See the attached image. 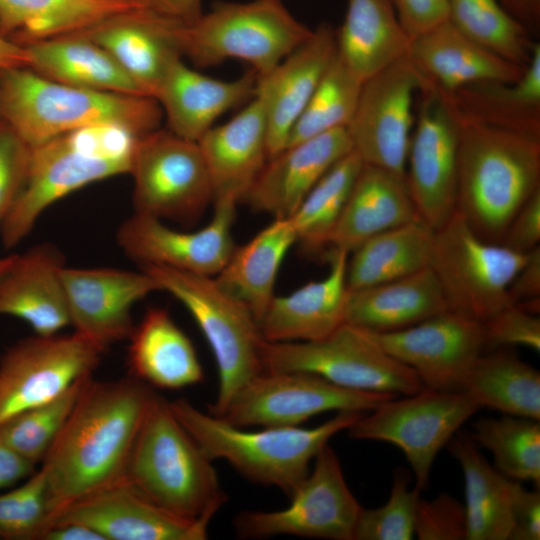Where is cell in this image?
I'll list each match as a JSON object with an SVG mask.
<instances>
[{
  "label": "cell",
  "mask_w": 540,
  "mask_h": 540,
  "mask_svg": "<svg viewBox=\"0 0 540 540\" xmlns=\"http://www.w3.org/2000/svg\"><path fill=\"white\" fill-rule=\"evenodd\" d=\"M156 396L151 386L133 376L87 380L40 464L55 514L126 478L133 446Z\"/></svg>",
  "instance_id": "1"
},
{
  "label": "cell",
  "mask_w": 540,
  "mask_h": 540,
  "mask_svg": "<svg viewBox=\"0 0 540 540\" xmlns=\"http://www.w3.org/2000/svg\"><path fill=\"white\" fill-rule=\"evenodd\" d=\"M458 120L456 210L480 238L501 243L514 215L540 189V136Z\"/></svg>",
  "instance_id": "2"
},
{
  "label": "cell",
  "mask_w": 540,
  "mask_h": 540,
  "mask_svg": "<svg viewBox=\"0 0 540 540\" xmlns=\"http://www.w3.org/2000/svg\"><path fill=\"white\" fill-rule=\"evenodd\" d=\"M1 119L31 148L75 130L117 124L139 136L160 128L155 98L79 88L28 67L0 70Z\"/></svg>",
  "instance_id": "3"
},
{
  "label": "cell",
  "mask_w": 540,
  "mask_h": 540,
  "mask_svg": "<svg viewBox=\"0 0 540 540\" xmlns=\"http://www.w3.org/2000/svg\"><path fill=\"white\" fill-rule=\"evenodd\" d=\"M178 421L212 459H224L248 480L274 486L290 498L309 474V464L330 438L347 430L360 412H338L312 427H261L249 431L204 413L185 399L169 401Z\"/></svg>",
  "instance_id": "4"
},
{
  "label": "cell",
  "mask_w": 540,
  "mask_h": 540,
  "mask_svg": "<svg viewBox=\"0 0 540 540\" xmlns=\"http://www.w3.org/2000/svg\"><path fill=\"white\" fill-rule=\"evenodd\" d=\"M210 459L157 394L135 441L126 479L165 509L211 520L227 500Z\"/></svg>",
  "instance_id": "5"
},
{
  "label": "cell",
  "mask_w": 540,
  "mask_h": 540,
  "mask_svg": "<svg viewBox=\"0 0 540 540\" xmlns=\"http://www.w3.org/2000/svg\"><path fill=\"white\" fill-rule=\"evenodd\" d=\"M192 315L215 357L219 386L209 413L221 416L232 397L263 371L264 339L250 309L214 276L166 266L141 267Z\"/></svg>",
  "instance_id": "6"
},
{
  "label": "cell",
  "mask_w": 540,
  "mask_h": 540,
  "mask_svg": "<svg viewBox=\"0 0 540 540\" xmlns=\"http://www.w3.org/2000/svg\"><path fill=\"white\" fill-rule=\"evenodd\" d=\"M313 30L281 0L220 2L178 31L182 56L199 67L227 59L248 62L257 76L271 71L304 43Z\"/></svg>",
  "instance_id": "7"
},
{
  "label": "cell",
  "mask_w": 540,
  "mask_h": 540,
  "mask_svg": "<svg viewBox=\"0 0 540 540\" xmlns=\"http://www.w3.org/2000/svg\"><path fill=\"white\" fill-rule=\"evenodd\" d=\"M131 163L132 158L119 155L96 125L32 147L23 189L0 222L3 246L19 244L59 199L93 182L129 174Z\"/></svg>",
  "instance_id": "8"
},
{
  "label": "cell",
  "mask_w": 540,
  "mask_h": 540,
  "mask_svg": "<svg viewBox=\"0 0 540 540\" xmlns=\"http://www.w3.org/2000/svg\"><path fill=\"white\" fill-rule=\"evenodd\" d=\"M527 255L480 238L455 210L434 230L429 267L448 310L485 323L512 304L508 289Z\"/></svg>",
  "instance_id": "9"
},
{
  "label": "cell",
  "mask_w": 540,
  "mask_h": 540,
  "mask_svg": "<svg viewBox=\"0 0 540 540\" xmlns=\"http://www.w3.org/2000/svg\"><path fill=\"white\" fill-rule=\"evenodd\" d=\"M263 370L305 371L347 389L411 395L425 388L414 370L389 355L371 332L343 323L307 342H267Z\"/></svg>",
  "instance_id": "10"
},
{
  "label": "cell",
  "mask_w": 540,
  "mask_h": 540,
  "mask_svg": "<svg viewBox=\"0 0 540 540\" xmlns=\"http://www.w3.org/2000/svg\"><path fill=\"white\" fill-rule=\"evenodd\" d=\"M481 407L463 391L424 388L389 399L347 430L351 438L394 444L411 465L416 487L427 489L438 452Z\"/></svg>",
  "instance_id": "11"
},
{
  "label": "cell",
  "mask_w": 540,
  "mask_h": 540,
  "mask_svg": "<svg viewBox=\"0 0 540 540\" xmlns=\"http://www.w3.org/2000/svg\"><path fill=\"white\" fill-rule=\"evenodd\" d=\"M397 396L343 388L305 371L263 370L218 417L242 428L295 427L324 412H369Z\"/></svg>",
  "instance_id": "12"
},
{
  "label": "cell",
  "mask_w": 540,
  "mask_h": 540,
  "mask_svg": "<svg viewBox=\"0 0 540 540\" xmlns=\"http://www.w3.org/2000/svg\"><path fill=\"white\" fill-rule=\"evenodd\" d=\"M129 174L134 179V213L191 221L210 203V176L197 142L158 129L141 137Z\"/></svg>",
  "instance_id": "13"
},
{
  "label": "cell",
  "mask_w": 540,
  "mask_h": 540,
  "mask_svg": "<svg viewBox=\"0 0 540 540\" xmlns=\"http://www.w3.org/2000/svg\"><path fill=\"white\" fill-rule=\"evenodd\" d=\"M285 509L243 511L234 519L237 535L264 539L289 535L353 540L362 507L350 491L335 451L326 444Z\"/></svg>",
  "instance_id": "14"
},
{
  "label": "cell",
  "mask_w": 540,
  "mask_h": 540,
  "mask_svg": "<svg viewBox=\"0 0 540 540\" xmlns=\"http://www.w3.org/2000/svg\"><path fill=\"white\" fill-rule=\"evenodd\" d=\"M105 351L77 332L24 338L0 357V423L91 376Z\"/></svg>",
  "instance_id": "15"
},
{
  "label": "cell",
  "mask_w": 540,
  "mask_h": 540,
  "mask_svg": "<svg viewBox=\"0 0 540 540\" xmlns=\"http://www.w3.org/2000/svg\"><path fill=\"white\" fill-rule=\"evenodd\" d=\"M427 82L407 55L363 82L346 130L364 164L405 177L414 99Z\"/></svg>",
  "instance_id": "16"
},
{
  "label": "cell",
  "mask_w": 540,
  "mask_h": 540,
  "mask_svg": "<svg viewBox=\"0 0 540 540\" xmlns=\"http://www.w3.org/2000/svg\"><path fill=\"white\" fill-rule=\"evenodd\" d=\"M418 93L405 180L420 219L436 230L456 210L460 122L429 81Z\"/></svg>",
  "instance_id": "17"
},
{
  "label": "cell",
  "mask_w": 540,
  "mask_h": 540,
  "mask_svg": "<svg viewBox=\"0 0 540 540\" xmlns=\"http://www.w3.org/2000/svg\"><path fill=\"white\" fill-rule=\"evenodd\" d=\"M371 333L426 388L435 390L461 391L468 371L486 350L484 324L450 310L402 330Z\"/></svg>",
  "instance_id": "18"
},
{
  "label": "cell",
  "mask_w": 540,
  "mask_h": 540,
  "mask_svg": "<svg viewBox=\"0 0 540 540\" xmlns=\"http://www.w3.org/2000/svg\"><path fill=\"white\" fill-rule=\"evenodd\" d=\"M211 221L196 231H179L162 220L134 213L118 228L116 241L140 267L166 266L194 274L216 276L232 254V226L237 203H213Z\"/></svg>",
  "instance_id": "19"
},
{
  "label": "cell",
  "mask_w": 540,
  "mask_h": 540,
  "mask_svg": "<svg viewBox=\"0 0 540 540\" xmlns=\"http://www.w3.org/2000/svg\"><path fill=\"white\" fill-rule=\"evenodd\" d=\"M210 521L165 509L125 478L61 508L51 525L83 524L103 540H205Z\"/></svg>",
  "instance_id": "20"
},
{
  "label": "cell",
  "mask_w": 540,
  "mask_h": 540,
  "mask_svg": "<svg viewBox=\"0 0 540 540\" xmlns=\"http://www.w3.org/2000/svg\"><path fill=\"white\" fill-rule=\"evenodd\" d=\"M61 278L70 325L106 351L128 340L135 325L131 310L136 302L154 291L158 283L146 271L64 266Z\"/></svg>",
  "instance_id": "21"
},
{
  "label": "cell",
  "mask_w": 540,
  "mask_h": 540,
  "mask_svg": "<svg viewBox=\"0 0 540 540\" xmlns=\"http://www.w3.org/2000/svg\"><path fill=\"white\" fill-rule=\"evenodd\" d=\"M335 56V29L322 23L271 71L257 76L254 97L265 115L268 158L287 146L293 126Z\"/></svg>",
  "instance_id": "22"
},
{
  "label": "cell",
  "mask_w": 540,
  "mask_h": 540,
  "mask_svg": "<svg viewBox=\"0 0 540 540\" xmlns=\"http://www.w3.org/2000/svg\"><path fill=\"white\" fill-rule=\"evenodd\" d=\"M352 150L346 127L288 145L268 158L243 201L274 219H289L324 174Z\"/></svg>",
  "instance_id": "23"
},
{
  "label": "cell",
  "mask_w": 540,
  "mask_h": 540,
  "mask_svg": "<svg viewBox=\"0 0 540 540\" xmlns=\"http://www.w3.org/2000/svg\"><path fill=\"white\" fill-rule=\"evenodd\" d=\"M182 24L186 23L143 9L79 35L104 48L146 96L155 98L171 65L183 57L178 40Z\"/></svg>",
  "instance_id": "24"
},
{
  "label": "cell",
  "mask_w": 540,
  "mask_h": 540,
  "mask_svg": "<svg viewBox=\"0 0 540 540\" xmlns=\"http://www.w3.org/2000/svg\"><path fill=\"white\" fill-rule=\"evenodd\" d=\"M349 253L332 250L330 269L321 280L311 281L284 296H274L259 322L267 342L321 340L346 322Z\"/></svg>",
  "instance_id": "25"
},
{
  "label": "cell",
  "mask_w": 540,
  "mask_h": 540,
  "mask_svg": "<svg viewBox=\"0 0 540 540\" xmlns=\"http://www.w3.org/2000/svg\"><path fill=\"white\" fill-rule=\"evenodd\" d=\"M197 143L210 176L213 203L243 201L268 160L266 120L258 99L253 97Z\"/></svg>",
  "instance_id": "26"
},
{
  "label": "cell",
  "mask_w": 540,
  "mask_h": 540,
  "mask_svg": "<svg viewBox=\"0 0 540 540\" xmlns=\"http://www.w3.org/2000/svg\"><path fill=\"white\" fill-rule=\"evenodd\" d=\"M64 258L51 244L15 254L0 275V315L25 321L38 335H52L70 325L61 278Z\"/></svg>",
  "instance_id": "27"
},
{
  "label": "cell",
  "mask_w": 540,
  "mask_h": 540,
  "mask_svg": "<svg viewBox=\"0 0 540 540\" xmlns=\"http://www.w3.org/2000/svg\"><path fill=\"white\" fill-rule=\"evenodd\" d=\"M256 82L254 70L225 81L188 67L180 58L167 71L155 99L166 117L168 130L197 142L222 114L255 96Z\"/></svg>",
  "instance_id": "28"
},
{
  "label": "cell",
  "mask_w": 540,
  "mask_h": 540,
  "mask_svg": "<svg viewBox=\"0 0 540 540\" xmlns=\"http://www.w3.org/2000/svg\"><path fill=\"white\" fill-rule=\"evenodd\" d=\"M406 55L445 93L479 82H515L525 69L475 43L448 20L411 39Z\"/></svg>",
  "instance_id": "29"
},
{
  "label": "cell",
  "mask_w": 540,
  "mask_h": 540,
  "mask_svg": "<svg viewBox=\"0 0 540 540\" xmlns=\"http://www.w3.org/2000/svg\"><path fill=\"white\" fill-rule=\"evenodd\" d=\"M417 220L405 177L363 164L328 245L350 254L367 239Z\"/></svg>",
  "instance_id": "30"
},
{
  "label": "cell",
  "mask_w": 540,
  "mask_h": 540,
  "mask_svg": "<svg viewBox=\"0 0 540 540\" xmlns=\"http://www.w3.org/2000/svg\"><path fill=\"white\" fill-rule=\"evenodd\" d=\"M143 9H151L144 0H0V35L25 46Z\"/></svg>",
  "instance_id": "31"
},
{
  "label": "cell",
  "mask_w": 540,
  "mask_h": 540,
  "mask_svg": "<svg viewBox=\"0 0 540 540\" xmlns=\"http://www.w3.org/2000/svg\"><path fill=\"white\" fill-rule=\"evenodd\" d=\"M128 341L131 376L149 386L174 390L202 382L195 347L166 309L149 307Z\"/></svg>",
  "instance_id": "32"
},
{
  "label": "cell",
  "mask_w": 540,
  "mask_h": 540,
  "mask_svg": "<svg viewBox=\"0 0 540 540\" xmlns=\"http://www.w3.org/2000/svg\"><path fill=\"white\" fill-rule=\"evenodd\" d=\"M448 310L430 267L411 275L349 291L346 322L374 333L402 330Z\"/></svg>",
  "instance_id": "33"
},
{
  "label": "cell",
  "mask_w": 540,
  "mask_h": 540,
  "mask_svg": "<svg viewBox=\"0 0 540 540\" xmlns=\"http://www.w3.org/2000/svg\"><path fill=\"white\" fill-rule=\"evenodd\" d=\"M441 92L462 120L540 136V43L515 82H479Z\"/></svg>",
  "instance_id": "34"
},
{
  "label": "cell",
  "mask_w": 540,
  "mask_h": 540,
  "mask_svg": "<svg viewBox=\"0 0 540 540\" xmlns=\"http://www.w3.org/2000/svg\"><path fill=\"white\" fill-rule=\"evenodd\" d=\"M335 37L337 57L362 82L405 56L411 41L391 0H347Z\"/></svg>",
  "instance_id": "35"
},
{
  "label": "cell",
  "mask_w": 540,
  "mask_h": 540,
  "mask_svg": "<svg viewBox=\"0 0 540 540\" xmlns=\"http://www.w3.org/2000/svg\"><path fill=\"white\" fill-rule=\"evenodd\" d=\"M448 443L464 476L465 540H509L518 481L491 466L471 436L455 434Z\"/></svg>",
  "instance_id": "36"
},
{
  "label": "cell",
  "mask_w": 540,
  "mask_h": 540,
  "mask_svg": "<svg viewBox=\"0 0 540 540\" xmlns=\"http://www.w3.org/2000/svg\"><path fill=\"white\" fill-rule=\"evenodd\" d=\"M25 47L30 56L29 68L50 80L79 88L146 96L104 48L82 35L33 42Z\"/></svg>",
  "instance_id": "37"
},
{
  "label": "cell",
  "mask_w": 540,
  "mask_h": 540,
  "mask_svg": "<svg viewBox=\"0 0 540 540\" xmlns=\"http://www.w3.org/2000/svg\"><path fill=\"white\" fill-rule=\"evenodd\" d=\"M297 242L290 219H274L250 241L235 246L217 281L243 302L259 323L274 295L280 266Z\"/></svg>",
  "instance_id": "38"
},
{
  "label": "cell",
  "mask_w": 540,
  "mask_h": 540,
  "mask_svg": "<svg viewBox=\"0 0 540 540\" xmlns=\"http://www.w3.org/2000/svg\"><path fill=\"white\" fill-rule=\"evenodd\" d=\"M433 238L434 230L417 220L367 239L348 257V290L389 282L429 267Z\"/></svg>",
  "instance_id": "39"
},
{
  "label": "cell",
  "mask_w": 540,
  "mask_h": 540,
  "mask_svg": "<svg viewBox=\"0 0 540 540\" xmlns=\"http://www.w3.org/2000/svg\"><path fill=\"white\" fill-rule=\"evenodd\" d=\"M461 391L481 408L540 419L539 371L504 348L483 353L465 376Z\"/></svg>",
  "instance_id": "40"
},
{
  "label": "cell",
  "mask_w": 540,
  "mask_h": 540,
  "mask_svg": "<svg viewBox=\"0 0 540 540\" xmlns=\"http://www.w3.org/2000/svg\"><path fill=\"white\" fill-rule=\"evenodd\" d=\"M448 21L463 35L521 67L529 63L535 41L499 0H448Z\"/></svg>",
  "instance_id": "41"
},
{
  "label": "cell",
  "mask_w": 540,
  "mask_h": 540,
  "mask_svg": "<svg viewBox=\"0 0 540 540\" xmlns=\"http://www.w3.org/2000/svg\"><path fill=\"white\" fill-rule=\"evenodd\" d=\"M351 151L316 183L290 219L300 242L308 249L328 245L352 186L363 166Z\"/></svg>",
  "instance_id": "42"
},
{
  "label": "cell",
  "mask_w": 540,
  "mask_h": 540,
  "mask_svg": "<svg viewBox=\"0 0 540 540\" xmlns=\"http://www.w3.org/2000/svg\"><path fill=\"white\" fill-rule=\"evenodd\" d=\"M472 439L489 450L495 467L516 481L540 482V424L538 420L506 415L473 423Z\"/></svg>",
  "instance_id": "43"
},
{
  "label": "cell",
  "mask_w": 540,
  "mask_h": 540,
  "mask_svg": "<svg viewBox=\"0 0 540 540\" xmlns=\"http://www.w3.org/2000/svg\"><path fill=\"white\" fill-rule=\"evenodd\" d=\"M362 84L336 55L293 126L287 146L347 127L356 110Z\"/></svg>",
  "instance_id": "44"
},
{
  "label": "cell",
  "mask_w": 540,
  "mask_h": 540,
  "mask_svg": "<svg viewBox=\"0 0 540 540\" xmlns=\"http://www.w3.org/2000/svg\"><path fill=\"white\" fill-rule=\"evenodd\" d=\"M91 376L80 379L54 400L2 421L0 441L34 465L41 464Z\"/></svg>",
  "instance_id": "45"
},
{
  "label": "cell",
  "mask_w": 540,
  "mask_h": 540,
  "mask_svg": "<svg viewBox=\"0 0 540 540\" xmlns=\"http://www.w3.org/2000/svg\"><path fill=\"white\" fill-rule=\"evenodd\" d=\"M54 514L46 474L40 467L19 486L0 493V539L40 540Z\"/></svg>",
  "instance_id": "46"
},
{
  "label": "cell",
  "mask_w": 540,
  "mask_h": 540,
  "mask_svg": "<svg viewBox=\"0 0 540 540\" xmlns=\"http://www.w3.org/2000/svg\"><path fill=\"white\" fill-rule=\"evenodd\" d=\"M409 474L399 468L393 474L388 501L376 509H362L353 540H410L415 532V517L420 490L409 488Z\"/></svg>",
  "instance_id": "47"
},
{
  "label": "cell",
  "mask_w": 540,
  "mask_h": 540,
  "mask_svg": "<svg viewBox=\"0 0 540 540\" xmlns=\"http://www.w3.org/2000/svg\"><path fill=\"white\" fill-rule=\"evenodd\" d=\"M414 532L420 540H462L466 538L465 505L441 493L418 502Z\"/></svg>",
  "instance_id": "48"
},
{
  "label": "cell",
  "mask_w": 540,
  "mask_h": 540,
  "mask_svg": "<svg viewBox=\"0 0 540 540\" xmlns=\"http://www.w3.org/2000/svg\"><path fill=\"white\" fill-rule=\"evenodd\" d=\"M484 324L486 350L524 346L540 351V318L516 304H510Z\"/></svg>",
  "instance_id": "49"
},
{
  "label": "cell",
  "mask_w": 540,
  "mask_h": 540,
  "mask_svg": "<svg viewBox=\"0 0 540 540\" xmlns=\"http://www.w3.org/2000/svg\"><path fill=\"white\" fill-rule=\"evenodd\" d=\"M31 147L0 119V222L25 184Z\"/></svg>",
  "instance_id": "50"
},
{
  "label": "cell",
  "mask_w": 540,
  "mask_h": 540,
  "mask_svg": "<svg viewBox=\"0 0 540 540\" xmlns=\"http://www.w3.org/2000/svg\"><path fill=\"white\" fill-rule=\"evenodd\" d=\"M391 1L398 20L410 40L448 20V0Z\"/></svg>",
  "instance_id": "51"
},
{
  "label": "cell",
  "mask_w": 540,
  "mask_h": 540,
  "mask_svg": "<svg viewBox=\"0 0 540 540\" xmlns=\"http://www.w3.org/2000/svg\"><path fill=\"white\" fill-rule=\"evenodd\" d=\"M540 189L534 192L510 221L503 238L502 245L528 253L540 246Z\"/></svg>",
  "instance_id": "52"
},
{
  "label": "cell",
  "mask_w": 540,
  "mask_h": 540,
  "mask_svg": "<svg viewBox=\"0 0 540 540\" xmlns=\"http://www.w3.org/2000/svg\"><path fill=\"white\" fill-rule=\"evenodd\" d=\"M508 297L532 313H538L540 305V246L528 252L524 265L513 278Z\"/></svg>",
  "instance_id": "53"
},
{
  "label": "cell",
  "mask_w": 540,
  "mask_h": 540,
  "mask_svg": "<svg viewBox=\"0 0 540 540\" xmlns=\"http://www.w3.org/2000/svg\"><path fill=\"white\" fill-rule=\"evenodd\" d=\"M540 539V494L517 483L513 501V527L509 540Z\"/></svg>",
  "instance_id": "54"
},
{
  "label": "cell",
  "mask_w": 540,
  "mask_h": 540,
  "mask_svg": "<svg viewBox=\"0 0 540 540\" xmlns=\"http://www.w3.org/2000/svg\"><path fill=\"white\" fill-rule=\"evenodd\" d=\"M36 470V465L0 441V491L27 479Z\"/></svg>",
  "instance_id": "55"
},
{
  "label": "cell",
  "mask_w": 540,
  "mask_h": 540,
  "mask_svg": "<svg viewBox=\"0 0 540 540\" xmlns=\"http://www.w3.org/2000/svg\"><path fill=\"white\" fill-rule=\"evenodd\" d=\"M154 11L189 24L201 14V0H144Z\"/></svg>",
  "instance_id": "56"
},
{
  "label": "cell",
  "mask_w": 540,
  "mask_h": 540,
  "mask_svg": "<svg viewBox=\"0 0 540 540\" xmlns=\"http://www.w3.org/2000/svg\"><path fill=\"white\" fill-rule=\"evenodd\" d=\"M503 7L530 33L535 34L540 24V0H499Z\"/></svg>",
  "instance_id": "57"
},
{
  "label": "cell",
  "mask_w": 540,
  "mask_h": 540,
  "mask_svg": "<svg viewBox=\"0 0 540 540\" xmlns=\"http://www.w3.org/2000/svg\"><path fill=\"white\" fill-rule=\"evenodd\" d=\"M40 540H103V538L86 525L67 522L51 525Z\"/></svg>",
  "instance_id": "58"
},
{
  "label": "cell",
  "mask_w": 540,
  "mask_h": 540,
  "mask_svg": "<svg viewBox=\"0 0 540 540\" xmlns=\"http://www.w3.org/2000/svg\"><path fill=\"white\" fill-rule=\"evenodd\" d=\"M30 56L25 46L14 43L0 35V70L28 67Z\"/></svg>",
  "instance_id": "59"
},
{
  "label": "cell",
  "mask_w": 540,
  "mask_h": 540,
  "mask_svg": "<svg viewBox=\"0 0 540 540\" xmlns=\"http://www.w3.org/2000/svg\"><path fill=\"white\" fill-rule=\"evenodd\" d=\"M15 254L6 257H0V275L10 266Z\"/></svg>",
  "instance_id": "60"
},
{
  "label": "cell",
  "mask_w": 540,
  "mask_h": 540,
  "mask_svg": "<svg viewBox=\"0 0 540 540\" xmlns=\"http://www.w3.org/2000/svg\"><path fill=\"white\" fill-rule=\"evenodd\" d=\"M0 119H1V102H0Z\"/></svg>",
  "instance_id": "61"
}]
</instances>
